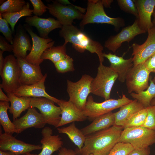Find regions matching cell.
I'll return each instance as SVG.
<instances>
[{
    "instance_id": "cell-1",
    "label": "cell",
    "mask_w": 155,
    "mask_h": 155,
    "mask_svg": "<svg viewBox=\"0 0 155 155\" xmlns=\"http://www.w3.org/2000/svg\"><path fill=\"white\" fill-rule=\"evenodd\" d=\"M123 128L114 125L108 128L86 136L83 147L75 151L77 155H106L118 143Z\"/></svg>"
},
{
    "instance_id": "cell-2",
    "label": "cell",
    "mask_w": 155,
    "mask_h": 155,
    "mask_svg": "<svg viewBox=\"0 0 155 155\" xmlns=\"http://www.w3.org/2000/svg\"><path fill=\"white\" fill-rule=\"evenodd\" d=\"M59 32L60 36L64 38V44L70 42L78 52L82 53L87 50L97 55L100 63L104 61L103 47L99 42L92 39L81 29L72 24L63 25Z\"/></svg>"
},
{
    "instance_id": "cell-3",
    "label": "cell",
    "mask_w": 155,
    "mask_h": 155,
    "mask_svg": "<svg viewBox=\"0 0 155 155\" xmlns=\"http://www.w3.org/2000/svg\"><path fill=\"white\" fill-rule=\"evenodd\" d=\"M102 0H89L86 11L80 24L81 29L90 23L106 24L113 26L115 31L125 25L124 20L122 17L112 18L105 12Z\"/></svg>"
},
{
    "instance_id": "cell-4",
    "label": "cell",
    "mask_w": 155,
    "mask_h": 155,
    "mask_svg": "<svg viewBox=\"0 0 155 155\" xmlns=\"http://www.w3.org/2000/svg\"><path fill=\"white\" fill-rule=\"evenodd\" d=\"M118 77L117 74L109 67L100 63L96 75L91 83V93L105 100L110 99L111 90Z\"/></svg>"
},
{
    "instance_id": "cell-5",
    "label": "cell",
    "mask_w": 155,
    "mask_h": 155,
    "mask_svg": "<svg viewBox=\"0 0 155 155\" xmlns=\"http://www.w3.org/2000/svg\"><path fill=\"white\" fill-rule=\"evenodd\" d=\"M48 4L50 13L56 17L62 25L72 24L74 20H82L86 9L75 5L68 0H63L62 4L56 0Z\"/></svg>"
},
{
    "instance_id": "cell-6",
    "label": "cell",
    "mask_w": 155,
    "mask_h": 155,
    "mask_svg": "<svg viewBox=\"0 0 155 155\" xmlns=\"http://www.w3.org/2000/svg\"><path fill=\"white\" fill-rule=\"evenodd\" d=\"M131 144L134 149L146 148L155 143V131L140 126L124 129L118 142Z\"/></svg>"
},
{
    "instance_id": "cell-7",
    "label": "cell",
    "mask_w": 155,
    "mask_h": 155,
    "mask_svg": "<svg viewBox=\"0 0 155 155\" xmlns=\"http://www.w3.org/2000/svg\"><path fill=\"white\" fill-rule=\"evenodd\" d=\"M0 75L2 81L0 87L7 94L13 93L21 86V69L17 59L14 55H9L5 57Z\"/></svg>"
},
{
    "instance_id": "cell-8",
    "label": "cell",
    "mask_w": 155,
    "mask_h": 155,
    "mask_svg": "<svg viewBox=\"0 0 155 155\" xmlns=\"http://www.w3.org/2000/svg\"><path fill=\"white\" fill-rule=\"evenodd\" d=\"M93 79L89 75L84 74L76 82L67 80L69 100L81 110L85 109L88 96L91 93V84Z\"/></svg>"
},
{
    "instance_id": "cell-9",
    "label": "cell",
    "mask_w": 155,
    "mask_h": 155,
    "mask_svg": "<svg viewBox=\"0 0 155 155\" xmlns=\"http://www.w3.org/2000/svg\"><path fill=\"white\" fill-rule=\"evenodd\" d=\"M132 100L123 94L121 98L117 99H109L101 102H95L92 96H90L87 98L84 111L88 119L90 121H93L96 118L120 108Z\"/></svg>"
},
{
    "instance_id": "cell-10",
    "label": "cell",
    "mask_w": 155,
    "mask_h": 155,
    "mask_svg": "<svg viewBox=\"0 0 155 155\" xmlns=\"http://www.w3.org/2000/svg\"><path fill=\"white\" fill-rule=\"evenodd\" d=\"M151 72L144 63L133 66L128 72L125 79L126 84L129 93H138L147 89L149 85V75Z\"/></svg>"
},
{
    "instance_id": "cell-11",
    "label": "cell",
    "mask_w": 155,
    "mask_h": 155,
    "mask_svg": "<svg viewBox=\"0 0 155 155\" xmlns=\"http://www.w3.org/2000/svg\"><path fill=\"white\" fill-rule=\"evenodd\" d=\"M55 103L44 97H31L30 107L37 108L44 117L46 124L57 128L61 120V110Z\"/></svg>"
},
{
    "instance_id": "cell-12",
    "label": "cell",
    "mask_w": 155,
    "mask_h": 155,
    "mask_svg": "<svg viewBox=\"0 0 155 155\" xmlns=\"http://www.w3.org/2000/svg\"><path fill=\"white\" fill-rule=\"evenodd\" d=\"M24 27L31 36L32 43L31 50L26 59L31 64L40 65L43 61L41 58L43 53L47 49L53 46L55 41L49 38H44L38 36L27 24H24Z\"/></svg>"
},
{
    "instance_id": "cell-13",
    "label": "cell",
    "mask_w": 155,
    "mask_h": 155,
    "mask_svg": "<svg viewBox=\"0 0 155 155\" xmlns=\"http://www.w3.org/2000/svg\"><path fill=\"white\" fill-rule=\"evenodd\" d=\"M12 134L2 133L0 127V150L10 151L16 155H25L35 150L42 149V146L28 144L16 139Z\"/></svg>"
},
{
    "instance_id": "cell-14",
    "label": "cell",
    "mask_w": 155,
    "mask_h": 155,
    "mask_svg": "<svg viewBox=\"0 0 155 155\" xmlns=\"http://www.w3.org/2000/svg\"><path fill=\"white\" fill-rule=\"evenodd\" d=\"M146 32L139 27L136 19L131 25L123 28L117 34L110 36L105 42L104 47L108 50L115 53L125 42H129L138 35Z\"/></svg>"
},
{
    "instance_id": "cell-15",
    "label": "cell",
    "mask_w": 155,
    "mask_h": 155,
    "mask_svg": "<svg viewBox=\"0 0 155 155\" xmlns=\"http://www.w3.org/2000/svg\"><path fill=\"white\" fill-rule=\"evenodd\" d=\"M148 32L147 38L143 44L135 42L131 45L133 66L144 63L155 53V28L153 27Z\"/></svg>"
},
{
    "instance_id": "cell-16",
    "label": "cell",
    "mask_w": 155,
    "mask_h": 155,
    "mask_svg": "<svg viewBox=\"0 0 155 155\" xmlns=\"http://www.w3.org/2000/svg\"><path fill=\"white\" fill-rule=\"evenodd\" d=\"M13 122L18 134L31 127L43 128L46 124L43 115L38 113L35 108L30 107L24 115L16 119Z\"/></svg>"
},
{
    "instance_id": "cell-17",
    "label": "cell",
    "mask_w": 155,
    "mask_h": 155,
    "mask_svg": "<svg viewBox=\"0 0 155 155\" xmlns=\"http://www.w3.org/2000/svg\"><path fill=\"white\" fill-rule=\"evenodd\" d=\"M61 110V119L57 128L70 123L81 122L88 119L84 111L69 101L60 100L58 104Z\"/></svg>"
},
{
    "instance_id": "cell-18",
    "label": "cell",
    "mask_w": 155,
    "mask_h": 155,
    "mask_svg": "<svg viewBox=\"0 0 155 155\" xmlns=\"http://www.w3.org/2000/svg\"><path fill=\"white\" fill-rule=\"evenodd\" d=\"M137 9L139 26L146 32L153 27L151 17L155 7V0H134Z\"/></svg>"
},
{
    "instance_id": "cell-19",
    "label": "cell",
    "mask_w": 155,
    "mask_h": 155,
    "mask_svg": "<svg viewBox=\"0 0 155 155\" xmlns=\"http://www.w3.org/2000/svg\"><path fill=\"white\" fill-rule=\"evenodd\" d=\"M21 69L20 82L21 85H31L39 82L43 78L40 65L28 62L23 57L16 58Z\"/></svg>"
},
{
    "instance_id": "cell-20",
    "label": "cell",
    "mask_w": 155,
    "mask_h": 155,
    "mask_svg": "<svg viewBox=\"0 0 155 155\" xmlns=\"http://www.w3.org/2000/svg\"><path fill=\"white\" fill-rule=\"evenodd\" d=\"M47 76L46 73L41 80L34 84L21 85L12 93L18 97H44L58 104L60 100L50 95L45 91L44 83Z\"/></svg>"
},
{
    "instance_id": "cell-21",
    "label": "cell",
    "mask_w": 155,
    "mask_h": 155,
    "mask_svg": "<svg viewBox=\"0 0 155 155\" xmlns=\"http://www.w3.org/2000/svg\"><path fill=\"white\" fill-rule=\"evenodd\" d=\"M25 22L30 26L35 27L40 36L44 38H49L48 35L51 32L61 28L63 26L58 20L53 18H42L35 15L27 17Z\"/></svg>"
},
{
    "instance_id": "cell-22",
    "label": "cell",
    "mask_w": 155,
    "mask_h": 155,
    "mask_svg": "<svg viewBox=\"0 0 155 155\" xmlns=\"http://www.w3.org/2000/svg\"><path fill=\"white\" fill-rule=\"evenodd\" d=\"M104 57L107 58L110 63L109 67L118 74V79L121 83L125 81L126 76L133 66V58L125 59L111 53H103Z\"/></svg>"
},
{
    "instance_id": "cell-23",
    "label": "cell",
    "mask_w": 155,
    "mask_h": 155,
    "mask_svg": "<svg viewBox=\"0 0 155 155\" xmlns=\"http://www.w3.org/2000/svg\"><path fill=\"white\" fill-rule=\"evenodd\" d=\"M42 139L40 142L42 149L38 155H51L55 152L61 148L63 145L62 138L59 135H53L52 129L46 127L41 131Z\"/></svg>"
},
{
    "instance_id": "cell-24",
    "label": "cell",
    "mask_w": 155,
    "mask_h": 155,
    "mask_svg": "<svg viewBox=\"0 0 155 155\" xmlns=\"http://www.w3.org/2000/svg\"><path fill=\"white\" fill-rule=\"evenodd\" d=\"M24 26L19 24L17 28L14 36L13 52L16 58L21 57L26 58L27 51H31L32 45L30 38L26 32Z\"/></svg>"
},
{
    "instance_id": "cell-25",
    "label": "cell",
    "mask_w": 155,
    "mask_h": 155,
    "mask_svg": "<svg viewBox=\"0 0 155 155\" xmlns=\"http://www.w3.org/2000/svg\"><path fill=\"white\" fill-rule=\"evenodd\" d=\"M115 122L114 113L111 112L96 118L90 124L80 130L86 136L109 128L115 124Z\"/></svg>"
},
{
    "instance_id": "cell-26",
    "label": "cell",
    "mask_w": 155,
    "mask_h": 155,
    "mask_svg": "<svg viewBox=\"0 0 155 155\" xmlns=\"http://www.w3.org/2000/svg\"><path fill=\"white\" fill-rule=\"evenodd\" d=\"M145 108L137 100H132L121 106L119 111L114 113L115 119L114 125L122 127L132 116Z\"/></svg>"
},
{
    "instance_id": "cell-27",
    "label": "cell",
    "mask_w": 155,
    "mask_h": 155,
    "mask_svg": "<svg viewBox=\"0 0 155 155\" xmlns=\"http://www.w3.org/2000/svg\"><path fill=\"white\" fill-rule=\"evenodd\" d=\"M7 94L11 104L9 112L12 114L14 121L20 116L23 111L30 107L31 97H18L12 93Z\"/></svg>"
},
{
    "instance_id": "cell-28",
    "label": "cell",
    "mask_w": 155,
    "mask_h": 155,
    "mask_svg": "<svg viewBox=\"0 0 155 155\" xmlns=\"http://www.w3.org/2000/svg\"><path fill=\"white\" fill-rule=\"evenodd\" d=\"M57 129L59 133H65L67 135L71 141L80 150L83 146L86 140L80 129L77 128L75 122L72 123L67 127H58Z\"/></svg>"
},
{
    "instance_id": "cell-29",
    "label": "cell",
    "mask_w": 155,
    "mask_h": 155,
    "mask_svg": "<svg viewBox=\"0 0 155 155\" xmlns=\"http://www.w3.org/2000/svg\"><path fill=\"white\" fill-rule=\"evenodd\" d=\"M66 44L52 46L46 49L43 53L41 59H49L54 64L64 59L67 55Z\"/></svg>"
},
{
    "instance_id": "cell-30",
    "label": "cell",
    "mask_w": 155,
    "mask_h": 155,
    "mask_svg": "<svg viewBox=\"0 0 155 155\" xmlns=\"http://www.w3.org/2000/svg\"><path fill=\"white\" fill-rule=\"evenodd\" d=\"M9 102H0V123L5 132L13 134L17 133L15 125L10 121L7 114L10 108Z\"/></svg>"
},
{
    "instance_id": "cell-31",
    "label": "cell",
    "mask_w": 155,
    "mask_h": 155,
    "mask_svg": "<svg viewBox=\"0 0 155 155\" xmlns=\"http://www.w3.org/2000/svg\"><path fill=\"white\" fill-rule=\"evenodd\" d=\"M33 10L30 9V3L27 2L24 5L22 9L19 11L14 13L5 12L1 14L10 25L13 33L15 31V26L20 19L24 16H31Z\"/></svg>"
},
{
    "instance_id": "cell-32",
    "label": "cell",
    "mask_w": 155,
    "mask_h": 155,
    "mask_svg": "<svg viewBox=\"0 0 155 155\" xmlns=\"http://www.w3.org/2000/svg\"><path fill=\"white\" fill-rule=\"evenodd\" d=\"M149 80L150 85L146 90L138 93L132 92L130 94L133 98L142 103L146 108L150 106L151 101L155 97V84L151 78Z\"/></svg>"
},
{
    "instance_id": "cell-33",
    "label": "cell",
    "mask_w": 155,
    "mask_h": 155,
    "mask_svg": "<svg viewBox=\"0 0 155 155\" xmlns=\"http://www.w3.org/2000/svg\"><path fill=\"white\" fill-rule=\"evenodd\" d=\"M147 114L146 108L135 114L126 122L122 127L123 129L142 126L145 122Z\"/></svg>"
},
{
    "instance_id": "cell-34",
    "label": "cell",
    "mask_w": 155,
    "mask_h": 155,
    "mask_svg": "<svg viewBox=\"0 0 155 155\" xmlns=\"http://www.w3.org/2000/svg\"><path fill=\"white\" fill-rule=\"evenodd\" d=\"M24 0H7L0 6V13H14L21 10L26 4Z\"/></svg>"
},
{
    "instance_id": "cell-35",
    "label": "cell",
    "mask_w": 155,
    "mask_h": 155,
    "mask_svg": "<svg viewBox=\"0 0 155 155\" xmlns=\"http://www.w3.org/2000/svg\"><path fill=\"white\" fill-rule=\"evenodd\" d=\"M73 59L67 55L64 59L54 64L57 71L64 73L74 71Z\"/></svg>"
},
{
    "instance_id": "cell-36",
    "label": "cell",
    "mask_w": 155,
    "mask_h": 155,
    "mask_svg": "<svg viewBox=\"0 0 155 155\" xmlns=\"http://www.w3.org/2000/svg\"><path fill=\"white\" fill-rule=\"evenodd\" d=\"M134 149L129 144L118 142L106 155H128Z\"/></svg>"
},
{
    "instance_id": "cell-37",
    "label": "cell",
    "mask_w": 155,
    "mask_h": 155,
    "mask_svg": "<svg viewBox=\"0 0 155 155\" xmlns=\"http://www.w3.org/2000/svg\"><path fill=\"white\" fill-rule=\"evenodd\" d=\"M117 1L122 10L126 13L132 14L136 19L138 18L137 9L133 0H117Z\"/></svg>"
},
{
    "instance_id": "cell-38",
    "label": "cell",
    "mask_w": 155,
    "mask_h": 155,
    "mask_svg": "<svg viewBox=\"0 0 155 155\" xmlns=\"http://www.w3.org/2000/svg\"><path fill=\"white\" fill-rule=\"evenodd\" d=\"M9 24L0 13V32L4 36L7 40L12 45L13 40L12 36L13 33L9 27Z\"/></svg>"
},
{
    "instance_id": "cell-39",
    "label": "cell",
    "mask_w": 155,
    "mask_h": 155,
    "mask_svg": "<svg viewBox=\"0 0 155 155\" xmlns=\"http://www.w3.org/2000/svg\"><path fill=\"white\" fill-rule=\"evenodd\" d=\"M146 108L147 115L142 126L155 131V106L150 105Z\"/></svg>"
},
{
    "instance_id": "cell-40",
    "label": "cell",
    "mask_w": 155,
    "mask_h": 155,
    "mask_svg": "<svg viewBox=\"0 0 155 155\" xmlns=\"http://www.w3.org/2000/svg\"><path fill=\"white\" fill-rule=\"evenodd\" d=\"M33 7L32 13L36 16L42 15L48 9L47 6L45 5L41 0H30Z\"/></svg>"
},
{
    "instance_id": "cell-41",
    "label": "cell",
    "mask_w": 155,
    "mask_h": 155,
    "mask_svg": "<svg viewBox=\"0 0 155 155\" xmlns=\"http://www.w3.org/2000/svg\"><path fill=\"white\" fill-rule=\"evenodd\" d=\"M144 63L150 72L155 73V53L146 60Z\"/></svg>"
},
{
    "instance_id": "cell-42",
    "label": "cell",
    "mask_w": 155,
    "mask_h": 155,
    "mask_svg": "<svg viewBox=\"0 0 155 155\" xmlns=\"http://www.w3.org/2000/svg\"><path fill=\"white\" fill-rule=\"evenodd\" d=\"M0 48L4 52L5 51L11 52L13 49V45L7 42L1 36H0Z\"/></svg>"
},
{
    "instance_id": "cell-43",
    "label": "cell",
    "mask_w": 155,
    "mask_h": 155,
    "mask_svg": "<svg viewBox=\"0 0 155 155\" xmlns=\"http://www.w3.org/2000/svg\"><path fill=\"white\" fill-rule=\"evenodd\" d=\"M150 148L149 147L142 149H134L128 155H150Z\"/></svg>"
},
{
    "instance_id": "cell-44",
    "label": "cell",
    "mask_w": 155,
    "mask_h": 155,
    "mask_svg": "<svg viewBox=\"0 0 155 155\" xmlns=\"http://www.w3.org/2000/svg\"><path fill=\"white\" fill-rule=\"evenodd\" d=\"M58 155H77L75 151L71 149L62 148L59 150Z\"/></svg>"
},
{
    "instance_id": "cell-45",
    "label": "cell",
    "mask_w": 155,
    "mask_h": 155,
    "mask_svg": "<svg viewBox=\"0 0 155 155\" xmlns=\"http://www.w3.org/2000/svg\"><path fill=\"white\" fill-rule=\"evenodd\" d=\"M0 101H9V99L3 92L2 88L0 87Z\"/></svg>"
},
{
    "instance_id": "cell-46",
    "label": "cell",
    "mask_w": 155,
    "mask_h": 155,
    "mask_svg": "<svg viewBox=\"0 0 155 155\" xmlns=\"http://www.w3.org/2000/svg\"><path fill=\"white\" fill-rule=\"evenodd\" d=\"M3 52H4L0 50V72L2 71L4 64L5 58H4L3 56Z\"/></svg>"
},
{
    "instance_id": "cell-47",
    "label": "cell",
    "mask_w": 155,
    "mask_h": 155,
    "mask_svg": "<svg viewBox=\"0 0 155 155\" xmlns=\"http://www.w3.org/2000/svg\"><path fill=\"white\" fill-rule=\"evenodd\" d=\"M104 6L107 8L110 7L113 1L111 0H102Z\"/></svg>"
},
{
    "instance_id": "cell-48",
    "label": "cell",
    "mask_w": 155,
    "mask_h": 155,
    "mask_svg": "<svg viewBox=\"0 0 155 155\" xmlns=\"http://www.w3.org/2000/svg\"><path fill=\"white\" fill-rule=\"evenodd\" d=\"M0 155H16L9 151H3L0 150Z\"/></svg>"
},
{
    "instance_id": "cell-49",
    "label": "cell",
    "mask_w": 155,
    "mask_h": 155,
    "mask_svg": "<svg viewBox=\"0 0 155 155\" xmlns=\"http://www.w3.org/2000/svg\"><path fill=\"white\" fill-rule=\"evenodd\" d=\"M153 17V20L152 22L153 24V27L155 28V11H154L152 15Z\"/></svg>"
},
{
    "instance_id": "cell-50",
    "label": "cell",
    "mask_w": 155,
    "mask_h": 155,
    "mask_svg": "<svg viewBox=\"0 0 155 155\" xmlns=\"http://www.w3.org/2000/svg\"><path fill=\"white\" fill-rule=\"evenodd\" d=\"M150 105L155 106V97L151 101L150 103Z\"/></svg>"
},
{
    "instance_id": "cell-51",
    "label": "cell",
    "mask_w": 155,
    "mask_h": 155,
    "mask_svg": "<svg viewBox=\"0 0 155 155\" xmlns=\"http://www.w3.org/2000/svg\"><path fill=\"white\" fill-rule=\"evenodd\" d=\"M24 155H38V154H31L30 152L27 153Z\"/></svg>"
},
{
    "instance_id": "cell-52",
    "label": "cell",
    "mask_w": 155,
    "mask_h": 155,
    "mask_svg": "<svg viewBox=\"0 0 155 155\" xmlns=\"http://www.w3.org/2000/svg\"><path fill=\"white\" fill-rule=\"evenodd\" d=\"M5 0H1L0 1V4H1L2 5V4H3L5 1Z\"/></svg>"
},
{
    "instance_id": "cell-53",
    "label": "cell",
    "mask_w": 155,
    "mask_h": 155,
    "mask_svg": "<svg viewBox=\"0 0 155 155\" xmlns=\"http://www.w3.org/2000/svg\"><path fill=\"white\" fill-rule=\"evenodd\" d=\"M153 82L155 84V76L154 78L152 80Z\"/></svg>"
},
{
    "instance_id": "cell-54",
    "label": "cell",
    "mask_w": 155,
    "mask_h": 155,
    "mask_svg": "<svg viewBox=\"0 0 155 155\" xmlns=\"http://www.w3.org/2000/svg\"><path fill=\"white\" fill-rule=\"evenodd\" d=\"M89 155H94L93 154H89Z\"/></svg>"
},
{
    "instance_id": "cell-55",
    "label": "cell",
    "mask_w": 155,
    "mask_h": 155,
    "mask_svg": "<svg viewBox=\"0 0 155 155\" xmlns=\"http://www.w3.org/2000/svg\"><path fill=\"white\" fill-rule=\"evenodd\" d=\"M154 11H155V8H154Z\"/></svg>"
}]
</instances>
